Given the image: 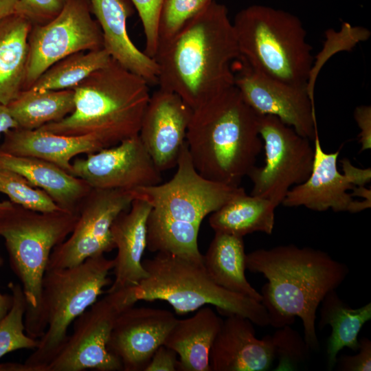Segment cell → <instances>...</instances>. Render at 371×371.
Instances as JSON below:
<instances>
[{
	"instance_id": "obj_32",
	"label": "cell",
	"mask_w": 371,
	"mask_h": 371,
	"mask_svg": "<svg viewBox=\"0 0 371 371\" xmlns=\"http://www.w3.org/2000/svg\"><path fill=\"white\" fill-rule=\"evenodd\" d=\"M0 193L7 195L13 203L28 210L40 212L62 210L43 190L32 186L20 174L1 167Z\"/></svg>"
},
{
	"instance_id": "obj_28",
	"label": "cell",
	"mask_w": 371,
	"mask_h": 371,
	"mask_svg": "<svg viewBox=\"0 0 371 371\" xmlns=\"http://www.w3.org/2000/svg\"><path fill=\"white\" fill-rule=\"evenodd\" d=\"M319 327L327 324L332 328L327 344V366L332 370L337 355L345 347L353 350L359 348L358 335L363 326L371 319V303L352 308L344 302L335 290L330 291L322 301Z\"/></svg>"
},
{
	"instance_id": "obj_31",
	"label": "cell",
	"mask_w": 371,
	"mask_h": 371,
	"mask_svg": "<svg viewBox=\"0 0 371 371\" xmlns=\"http://www.w3.org/2000/svg\"><path fill=\"white\" fill-rule=\"evenodd\" d=\"M12 304L8 313L0 320V359L7 353L20 349H35L38 339L25 333L24 316L27 302L21 284L10 282Z\"/></svg>"
},
{
	"instance_id": "obj_41",
	"label": "cell",
	"mask_w": 371,
	"mask_h": 371,
	"mask_svg": "<svg viewBox=\"0 0 371 371\" xmlns=\"http://www.w3.org/2000/svg\"><path fill=\"white\" fill-rule=\"evenodd\" d=\"M18 127V124L12 117L8 106L0 104V135Z\"/></svg>"
},
{
	"instance_id": "obj_30",
	"label": "cell",
	"mask_w": 371,
	"mask_h": 371,
	"mask_svg": "<svg viewBox=\"0 0 371 371\" xmlns=\"http://www.w3.org/2000/svg\"><path fill=\"white\" fill-rule=\"evenodd\" d=\"M111 60L104 49L78 52L51 65L30 88L40 90L73 89L93 71Z\"/></svg>"
},
{
	"instance_id": "obj_43",
	"label": "cell",
	"mask_w": 371,
	"mask_h": 371,
	"mask_svg": "<svg viewBox=\"0 0 371 371\" xmlns=\"http://www.w3.org/2000/svg\"><path fill=\"white\" fill-rule=\"evenodd\" d=\"M19 0H0V20L16 13V7Z\"/></svg>"
},
{
	"instance_id": "obj_17",
	"label": "cell",
	"mask_w": 371,
	"mask_h": 371,
	"mask_svg": "<svg viewBox=\"0 0 371 371\" xmlns=\"http://www.w3.org/2000/svg\"><path fill=\"white\" fill-rule=\"evenodd\" d=\"M177 320L166 310L128 307L115 322L108 350L120 360L123 370L144 371Z\"/></svg>"
},
{
	"instance_id": "obj_16",
	"label": "cell",
	"mask_w": 371,
	"mask_h": 371,
	"mask_svg": "<svg viewBox=\"0 0 371 371\" xmlns=\"http://www.w3.org/2000/svg\"><path fill=\"white\" fill-rule=\"evenodd\" d=\"M192 114L172 91L159 87L150 95L138 135L161 172L177 166Z\"/></svg>"
},
{
	"instance_id": "obj_39",
	"label": "cell",
	"mask_w": 371,
	"mask_h": 371,
	"mask_svg": "<svg viewBox=\"0 0 371 371\" xmlns=\"http://www.w3.org/2000/svg\"><path fill=\"white\" fill-rule=\"evenodd\" d=\"M354 119L358 125L361 151L371 148V107L368 105H361L354 111Z\"/></svg>"
},
{
	"instance_id": "obj_35",
	"label": "cell",
	"mask_w": 371,
	"mask_h": 371,
	"mask_svg": "<svg viewBox=\"0 0 371 371\" xmlns=\"http://www.w3.org/2000/svg\"><path fill=\"white\" fill-rule=\"evenodd\" d=\"M136 8L145 35L144 53L153 58L158 47V21L164 0H130Z\"/></svg>"
},
{
	"instance_id": "obj_5",
	"label": "cell",
	"mask_w": 371,
	"mask_h": 371,
	"mask_svg": "<svg viewBox=\"0 0 371 371\" xmlns=\"http://www.w3.org/2000/svg\"><path fill=\"white\" fill-rule=\"evenodd\" d=\"M149 84L112 59L73 88L75 108L40 130L63 135H91L106 148L139 134L150 98Z\"/></svg>"
},
{
	"instance_id": "obj_44",
	"label": "cell",
	"mask_w": 371,
	"mask_h": 371,
	"mask_svg": "<svg viewBox=\"0 0 371 371\" xmlns=\"http://www.w3.org/2000/svg\"><path fill=\"white\" fill-rule=\"evenodd\" d=\"M352 196H357L363 197V199L371 200V190L368 189L366 186H355L352 189Z\"/></svg>"
},
{
	"instance_id": "obj_14",
	"label": "cell",
	"mask_w": 371,
	"mask_h": 371,
	"mask_svg": "<svg viewBox=\"0 0 371 371\" xmlns=\"http://www.w3.org/2000/svg\"><path fill=\"white\" fill-rule=\"evenodd\" d=\"M234 82L247 104L258 115L278 117L298 134L313 140L318 133L314 100L307 85H295L252 69L240 56L232 65Z\"/></svg>"
},
{
	"instance_id": "obj_20",
	"label": "cell",
	"mask_w": 371,
	"mask_h": 371,
	"mask_svg": "<svg viewBox=\"0 0 371 371\" xmlns=\"http://www.w3.org/2000/svg\"><path fill=\"white\" fill-rule=\"evenodd\" d=\"M150 210L148 203L135 199L129 209L114 220L111 232L117 249L113 269L115 279L107 293L135 287L148 276L142 256L147 247V221Z\"/></svg>"
},
{
	"instance_id": "obj_42",
	"label": "cell",
	"mask_w": 371,
	"mask_h": 371,
	"mask_svg": "<svg viewBox=\"0 0 371 371\" xmlns=\"http://www.w3.org/2000/svg\"><path fill=\"white\" fill-rule=\"evenodd\" d=\"M3 265V259L0 255V267ZM12 304V295L0 292V320L8 313Z\"/></svg>"
},
{
	"instance_id": "obj_13",
	"label": "cell",
	"mask_w": 371,
	"mask_h": 371,
	"mask_svg": "<svg viewBox=\"0 0 371 371\" xmlns=\"http://www.w3.org/2000/svg\"><path fill=\"white\" fill-rule=\"evenodd\" d=\"M133 199L131 190L91 188L78 207L69 236L52 250L47 270L73 267L115 249L111 225Z\"/></svg>"
},
{
	"instance_id": "obj_12",
	"label": "cell",
	"mask_w": 371,
	"mask_h": 371,
	"mask_svg": "<svg viewBox=\"0 0 371 371\" xmlns=\"http://www.w3.org/2000/svg\"><path fill=\"white\" fill-rule=\"evenodd\" d=\"M102 48V30L93 17L89 0H67L56 17L32 27L23 90L59 60L78 52Z\"/></svg>"
},
{
	"instance_id": "obj_37",
	"label": "cell",
	"mask_w": 371,
	"mask_h": 371,
	"mask_svg": "<svg viewBox=\"0 0 371 371\" xmlns=\"http://www.w3.org/2000/svg\"><path fill=\"white\" fill-rule=\"evenodd\" d=\"M359 352L355 355H342L337 359V370L341 371L371 370V341L368 338L359 340Z\"/></svg>"
},
{
	"instance_id": "obj_21",
	"label": "cell",
	"mask_w": 371,
	"mask_h": 371,
	"mask_svg": "<svg viewBox=\"0 0 371 371\" xmlns=\"http://www.w3.org/2000/svg\"><path fill=\"white\" fill-rule=\"evenodd\" d=\"M92 14L102 33L103 48L111 58L149 85H157L159 67L153 58L132 42L126 28L133 9L128 0H89Z\"/></svg>"
},
{
	"instance_id": "obj_45",
	"label": "cell",
	"mask_w": 371,
	"mask_h": 371,
	"mask_svg": "<svg viewBox=\"0 0 371 371\" xmlns=\"http://www.w3.org/2000/svg\"><path fill=\"white\" fill-rule=\"evenodd\" d=\"M15 204L10 201H0V219L11 212Z\"/></svg>"
},
{
	"instance_id": "obj_23",
	"label": "cell",
	"mask_w": 371,
	"mask_h": 371,
	"mask_svg": "<svg viewBox=\"0 0 371 371\" xmlns=\"http://www.w3.org/2000/svg\"><path fill=\"white\" fill-rule=\"evenodd\" d=\"M0 167L20 174L32 186L45 192L60 208L76 214L82 201L91 190L83 179L35 157L0 150Z\"/></svg>"
},
{
	"instance_id": "obj_11",
	"label": "cell",
	"mask_w": 371,
	"mask_h": 371,
	"mask_svg": "<svg viewBox=\"0 0 371 371\" xmlns=\"http://www.w3.org/2000/svg\"><path fill=\"white\" fill-rule=\"evenodd\" d=\"M258 131L265 163L263 166H255L248 175L253 184L251 195L268 199L278 206L293 187L309 177L314 146L310 139L273 115H259Z\"/></svg>"
},
{
	"instance_id": "obj_7",
	"label": "cell",
	"mask_w": 371,
	"mask_h": 371,
	"mask_svg": "<svg viewBox=\"0 0 371 371\" xmlns=\"http://www.w3.org/2000/svg\"><path fill=\"white\" fill-rule=\"evenodd\" d=\"M240 58L254 70L295 85H307L312 47L300 19L283 10L252 5L232 21Z\"/></svg>"
},
{
	"instance_id": "obj_24",
	"label": "cell",
	"mask_w": 371,
	"mask_h": 371,
	"mask_svg": "<svg viewBox=\"0 0 371 371\" xmlns=\"http://www.w3.org/2000/svg\"><path fill=\"white\" fill-rule=\"evenodd\" d=\"M223 319L208 306L192 317L177 320L164 345L179 356L181 371H211L210 352Z\"/></svg>"
},
{
	"instance_id": "obj_33",
	"label": "cell",
	"mask_w": 371,
	"mask_h": 371,
	"mask_svg": "<svg viewBox=\"0 0 371 371\" xmlns=\"http://www.w3.org/2000/svg\"><path fill=\"white\" fill-rule=\"evenodd\" d=\"M212 0H164L158 21V45L178 33Z\"/></svg>"
},
{
	"instance_id": "obj_27",
	"label": "cell",
	"mask_w": 371,
	"mask_h": 371,
	"mask_svg": "<svg viewBox=\"0 0 371 371\" xmlns=\"http://www.w3.org/2000/svg\"><path fill=\"white\" fill-rule=\"evenodd\" d=\"M276 206L271 201L245 191L231 199L209 218L215 232L243 237L254 232L271 234Z\"/></svg>"
},
{
	"instance_id": "obj_4",
	"label": "cell",
	"mask_w": 371,
	"mask_h": 371,
	"mask_svg": "<svg viewBox=\"0 0 371 371\" xmlns=\"http://www.w3.org/2000/svg\"><path fill=\"white\" fill-rule=\"evenodd\" d=\"M258 117L235 86L193 110L186 142L197 172L239 186L262 148Z\"/></svg>"
},
{
	"instance_id": "obj_3",
	"label": "cell",
	"mask_w": 371,
	"mask_h": 371,
	"mask_svg": "<svg viewBox=\"0 0 371 371\" xmlns=\"http://www.w3.org/2000/svg\"><path fill=\"white\" fill-rule=\"evenodd\" d=\"M172 178L163 184L131 190L135 199L148 203L147 248L203 265L198 246L203 220L234 196L243 188L208 180L194 168L188 146H183Z\"/></svg>"
},
{
	"instance_id": "obj_9",
	"label": "cell",
	"mask_w": 371,
	"mask_h": 371,
	"mask_svg": "<svg viewBox=\"0 0 371 371\" xmlns=\"http://www.w3.org/2000/svg\"><path fill=\"white\" fill-rule=\"evenodd\" d=\"M78 214L65 210L40 212L15 204L0 219L10 265L27 302L25 333L31 337L40 307L42 282L51 253L73 231Z\"/></svg>"
},
{
	"instance_id": "obj_10",
	"label": "cell",
	"mask_w": 371,
	"mask_h": 371,
	"mask_svg": "<svg viewBox=\"0 0 371 371\" xmlns=\"http://www.w3.org/2000/svg\"><path fill=\"white\" fill-rule=\"evenodd\" d=\"M137 302L134 287L97 300L74 321L71 334L45 371L123 370L107 346L117 317Z\"/></svg>"
},
{
	"instance_id": "obj_26",
	"label": "cell",
	"mask_w": 371,
	"mask_h": 371,
	"mask_svg": "<svg viewBox=\"0 0 371 371\" xmlns=\"http://www.w3.org/2000/svg\"><path fill=\"white\" fill-rule=\"evenodd\" d=\"M243 237L215 232L203 256L204 268L220 286L258 302L262 295L247 281Z\"/></svg>"
},
{
	"instance_id": "obj_25",
	"label": "cell",
	"mask_w": 371,
	"mask_h": 371,
	"mask_svg": "<svg viewBox=\"0 0 371 371\" xmlns=\"http://www.w3.org/2000/svg\"><path fill=\"white\" fill-rule=\"evenodd\" d=\"M32 27L17 13L0 20V104L8 105L24 89Z\"/></svg>"
},
{
	"instance_id": "obj_6",
	"label": "cell",
	"mask_w": 371,
	"mask_h": 371,
	"mask_svg": "<svg viewBox=\"0 0 371 371\" xmlns=\"http://www.w3.org/2000/svg\"><path fill=\"white\" fill-rule=\"evenodd\" d=\"M113 267V259L100 254L73 267L46 270L31 335L38 344L20 371H45L65 343L69 326L111 284L109 273Z\"/></svg>"
},
{
	"instance_id": "obj_19",
	"label": "cell",
	"mask_w": 371,
	"mask_h": 371,
	"mask_svg": "<svg viewBox=\"0 0 371 371\" xmlns=\"http://www.w3.org/2000/svg\"><path fill=\"white\" fill-rule=\"evenodd\" d=\"M274 359L271 335L256 338L254 323L236 314L223 321L210 352L211 371H265Z\"/></svg>"
},
{
	"instance_id": "obj_36",
	"label": "cell",
	"mask_w": 371,
	"mask_h": 371,
	"mask_svg": "<svg viewBox=\"0 0 371 371\" xmlns=\"http://www.w3.org/2000/svg\"><path fill=\"white\" fill-rule=\"evenodd\" d=\"M67 0H19L16 13L27 18L32 24L44 25L56 17Z\"/></svg>"
},
{
	"instance_id": "obj_18",
	"label": "cell",
	"mask_w": 371,
	"mask_h": 371,
	"mask_svg": "<svg viewBox=\"0 0 371 371\" xmlns=\"http://www.w3.org/2000/svg\"><path fill=\"white\" fill-rule=\"evenodd\" d=\"M315 156L313 168L308 179L293 187L282 204L286 207L304 206L309 210L323 212L357 213L371 207V200L357 201L348 190L355 187L348 178L339 172L337 159L339 151L325 152L319 134L313 139Z\"/></svg>"
},
{
	"instance_id": "obj_8",
	"label": "cell",
	"mask_w": 371,
	"mask_h": 371,
	"mask_svg": "<svg viewBox=\"0 0 371 371\" xmlns=\"http://www.w3.org/2000/svg\"><path fill=\"white\" fill-rule=\"evenodd\" d=\"M148 276L134 287L137 300H164L178 315L214 305L226 316L236 314L259 326L269 325L263 304L216 284L200 265L176 255L157 252L142 261Z\"/></svg>"
},
{
	"instance_id": "obj_34",
	"label": "cell",
	"mask_w": 371,
	"mask_h": 371,
	"mask_svg": "<svg viewBox=\"0 0 371 371\" xmlns=\"http://www.w3.org/2000/svg\"><path fill=\"white\" fill-rule=\"evenodd\" d=\"M280 328L271 335L275 359L278 360L275 370H293L306 360L310 349L290 326Z\"/></svg>"
},
{
	"instance_id": "obj_2",
	"label": "cell",
	"mask_w": 371,
	"mask_h": 371,
	"mask_svg": "<svg viewBox=\"0 0 371 371\" xmlns=\"http://www.w3.org/2000/svg\"><path fill=\"white\" fill-rule=\"evenodd\" d=\"M245 265L268 280L262 287L260 302L267 311L269 325L278 328L290 326L298 317L306 345L318 351L317 308L346 280L348 266L325 251L293 244L251 251L246 254Z\"/></svg>"
},
{
	"instance_id": "obj_22",
	"label": "cell",
	"mask_w": 371,
	"mask_h": 371,
	"mask_svg": "<svg viewBox=\"0 0 371 371\" xmlns=\"http://www.w3.org/2000/svg\"><path fill=\"white\" fill-rule=\"evenodd\" d=\"M105 146L91 135H63L40 129L12 128L4 133L0 150L32 156L57 165L71 173V159L78 155L98 152Z\"/></svg>"
},
{
	"instance_id": "obj_29",
	"label": "cell",
	"mask_w": 371,
	"mask_h": 371,
	"mask_svg": "<svg viewBox=\"0 0 371 371\" xmlns=\"http://www.w3.org/2000/svg\"><path fill=\"white\" fill-rule=\"evenodd\" d=\"M6 106L18 128L38 129L47 124L60 121L74 111V91L29 88L23 90Z\"/></svg>"
},
{
	"instance_id": "obj_40",
	"label": "cell",
	"mask_w": 371,
	"mask_h": 371,
	"mask_svg": "<svg viewBox=\"0 0 371 371\" xmlns=\"http://www.w3.org/2000/svg\"><path fill=\"white\" fill-rule=\"evenodd\" d=\"M343 174L355 186H364L371 180L370 168L361 169L352 165L348 159L341 161Z\"/></svg>"
},
{
	"instance_id": "obj_15",
	"label": "cell",
	"mask_w": 371,
	"mask_h": 371,
	"mask_svg": "<svg viewBox=\"0 0 371 371\" xmlns=\"http://www.w3.org/2000/svg\"><path fill=\"white\" fill-rule=\"evenodd\" d=\"M161 173L137 135L75 159L71 174L91 188L131 190L160 183Z\"/></svg>"
},
{
	"instance_id": "obj_1",
	"label": "cell",
	"mask_w": 371,
	"mask_h": 371,
	"mask_svg": "<svg viewBox=\"0 0 371 371\" xmlns=\"http://www.w3.org/2000/svg\"><path fill=\"white\" fill-rule=\"evenodd\" d=\"M239 56L227 7L212 0L158 45L153 57L159 67L157 85L194 110L234 86L232 65Z\"/></svg>"
},
{
	"instance_id": "obj_38",
	"label": "cell",
	"mask_w": 371,
	"mask_h": 371,
	"mask_svg": "<svg viewBox=\"0 0 371 371\" xmlns=\"http://www.w3.org/2000/svg\"><path fill=\"white\" fill-rule=\"evenodd\" d=\"M178 368L177 352L163 344L154 352L144 371H176Z\"/></svg>"
}]
</instances>
